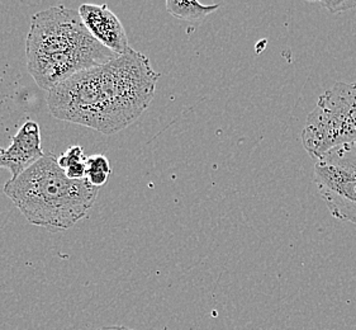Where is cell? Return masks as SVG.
<instances>
[{"label":"cell","mask_w":356,"mask_h":330,"mask_svg":"<svg viewBox=\"0 0 356 330\" xmlns=\"http://www.w3.org/2000/svg\"><path fill=\"white\" fill-rule=\"evenodd\" d=\"M43 155L40 126L35 121H27L18 129L7 149H0V168L8 169L12 178H17Z\"/></svg>","instance_id":"52a82bcc"},{"label":"cell","mask_w":356,"mask_h":330,"mask_svg":"<svg viewBox=\"0 0 356 330\" xmlns=\"http://www.w3.org/2000/svg\"><path fill=\"white\" fill-rule=\"evenodd\" d=\"M98 189L86 180H70L54 154H44L3 188L29 223L51 231L72 228L93 207Z\"/></svg>","instance_id":"3957f363"},{"label":"cell","mask_w":356,"mask_h":330,"mask_svg":"<svg viewBox=\"0 0 356 330\" xmlns=\"http://www.w3.org/2000/svg\"><path fill=\"white\" fill-rule=\"evenodd\" d=\"M314 183L331 215L356 223V144H343L317 159Z\"/></svg>","instance_id":"5b68a950"},{"label":"cell","mask_w":356,"mask_h":330,"mask_svg":"<svg viewBox=\"0 0 356 330\" xmlns=\"http://www.w3.org/2000/svg\"><path fill=\"white\" fill-rule=\"evenodd\" d=\"M300 141L314 159L340 145L355 143L356 83L339 81L321 95L307 117Z\"/></svg>","instance_id":"277c9868"},{"label":"cell","mask_w":356,"mask_h":330,"mask_svg":"<svg viewBox=\"0 0 356 330\" xmlns=\"http://www.w3.org/2000/svg\"><path fill=\"white\" fill-rule=\"evenodd\" d=\"M78 12L88 31L108 50L117 55H123L131 49L122 22L108 6L83 4Z\"/></svg>","instance_id":"8992f818"},{"label":"cell","mask_w":356,"mask_h":330,"mask_svg":"<svg viewBox=\"0 0 356 330\" xmlns=\"http://www.w3.org/2000/svg\"><path fill=\"white\" fill-rule=\"evenodd\" d=\"M29 75L47 93L75 74L117 56L88 31L78 10L51 7L32 17L26 41Z\"/></svg>","instance_id":"7a4b0ae2"},{"label":"cell","mask_w":356,"mask_h":330,"mask_svg":"<svg viewBox=\"0 0 356 330\" xmlns=\"http://www.w3.org/2000/svg\"><path fill=\"white\" fill-rule=\"evenodd\" d=\"M84 162H86L84 149L79 145L70 146L61 157L57 158V163L60 165V168L64 169V171H66L67 168H70L72 165L84 163Z\"/></svg>","instance_id":"30bf717a"},{"label":"cell","mask_w":356,"mask_h":330,"mask_svg":"<svg viewBox=\"0 0 356 330\" xmlns=\"http://www.w3.org/2000/svg\"><path fill=\"white\" fill-rule=\"evenodd\" d=\"M311 3H316L320 7L326 8L331 13H341V12H346L353 8L356 7V0H339V1H334V0H325V1H311Z\"/></svg>","instance_id":"8fae6325"},{"label":"cell","mask_w":356,"mask_h":330,"mask_svg":"<svg viewBox=\"0 0 356 330\" xmlns=\"http://www.w3.org/2000/svg\"><path fill=\"white\" fill-rule=\"evenodd\" d=\"M97 330H136L132 328H127V327H122V325H111V327H102L99 329Z\"/></svg>","instance_id":"7c38bea8"},{"label":"cell","mask_w":356,"mask_h":330,"mask_svg":"<svg viewBox=\"0 0 356 330\" xmlns=\"http://www.w3.org/2000/svg\"><path fill=\"white\" fill-rule=\"evenodd\" d=\"M355 144H356V141H355Z\"/></svg>","instance_id":"4fadbf2b"},{"label":"cell","mask_w":356,"mask_h":330,"mask_svg":"<svg viewBox=\"0 0 356 330\" xmlns=\"http://www.w3.org/2000/svg\"><path fill=\"white\" fill-rule=\"evenodd\" d=\"M159 79L149 58L131 47L55 86L47 93V106L57 120L113 135L149 108Z\"/></svg>","instance_id":"6da1fadb"},{"label":"cell","mask_w":356,"mask_h":330,"mask_svg":"<svg viewBox=\"0 0 356 330\" xmlns=\"http://www.w3.org/2000/svg\"><path fill=\"white\" fill-rule=\"evenodd\" d=\"M112 174V165L104 155H92L86 159V180L90 186L99 188L107 183Z\"/></svg>","instance_id":"9c48e42d"},{"label":"cell","mask_w":356,"mask_h":330,"mask_svg":"<svg viewBox=\"0 0 356 330\" xmlns=\"http://www.w3.org/2000/svg\"><path fill=\"white\" fill-rule=\"evenodd\" d=\"M165 6L168 13H170L172 17L188 22L200 21L221 7V4L207 6L195 0H168Z\"/></svg>","instance_id":"ba28073f"}]
</instances>
